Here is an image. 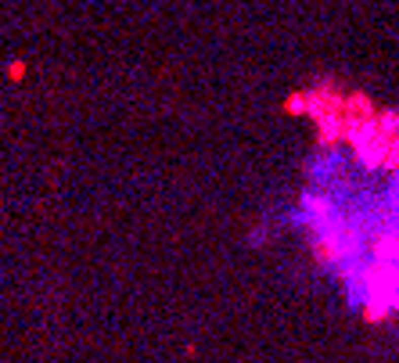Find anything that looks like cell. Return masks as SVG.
<instances>
[{
    "instance_id": "obj_1",
    "label": "cell",
    "mask_w": 399,
    "mask_h": 363,
    "mask_svg": "<svg viewBox=\"0 0 399 363\" xmlns=\"http://www.w3.org/2000/svg\"><path fill=\"white\" fill-rule=\"evenodd\" d=\"M22 76H25V65L15 61V65H11V79H22Z\"/></svg>"
}]
</instances>
